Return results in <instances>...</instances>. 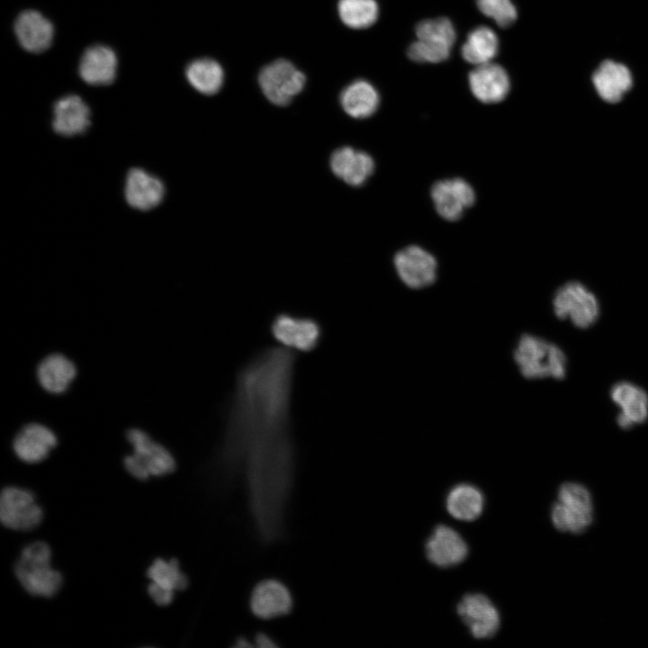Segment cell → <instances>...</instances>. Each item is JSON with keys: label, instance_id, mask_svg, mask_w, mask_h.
Masks as SVG:
<instances>
[{"label": "cell", "instance_id": "cell-10", "mask_svg": "<svg viewBox=\"0 0 648 648\" xmlns=\"http://www.w3.org/2000/svg\"><path fill=\"white\" fill-rule=\"evenodd\" d=\"M393 264L400 280L410 289L430 286L436 279L435 256L421 247L411 245L398 251Z\"/></svg>", "mask_w": 648, "mask_h": 648}, {"label": "cell", "instance_id": "cell-14", "mask_svg": "<svg viewBox=\"0 0 648 648\" xmlns=\"http://www.w3.org/2000/svg\"><path fill=\"white\" fill-rule=\"evenodd\" d=\"M118 58L110 46L96 43L87 47L78 63V75L87 85L107 86L117 76Z\"/></svg>", "mask_w": 648, "mask_h": 648}, {"label": "cell", "instance_id": "cell-6", "mask_svg": "<svg viewBox=\"0 0 648 648\" xmlns=\"http://www.w3.org/2000/svg\"><path fill=\"white\" fill-rule=\"evenodd\" d=\"M126 438L133 446V454L127 455L123 463L133 477L144 481L150 475L163 476L175 471L176 461L170 452L146 432L130 428Z\"/></svg>", "mask_w": 648, "mask_h": 648}, {"label": "cell", "instance_id": "cell-19", "mask_svg": "<svg viewBox=\"0 0 648 648\" xmlns=\"http://www.w3.org/2000/svg\"><path fill=\"white\" fill-rule=\"evenodd\" d=\"M57 444L58 438L50 428L40 423H29L16 434L13 448L20 460L36 464L46 459Z\"/></svg>", "mask_w": 648, "mask_h": 648}, {"label": "cell", "instance_id": "cell-26", "mask_svg": "<svg viewBox=\"0 0 648 648\" xmlns=\"http://www.w3.org/2000/svg\"><path fill=\"white\" fill-rule=\"evenodd\" d=\"M76 375L74 363L59 353L44 357L37 367V378L40 386L50 393L64 392Z\"/></svg>", "mask_w": 648, "mask_h": 648}, {"label": "cell", "instance_id": "cell-9", "mask_svg": "<svg viewBox=\"0 0 648 648\" xmlns=\"http://www.w3.org/2000/svg\"><path fill=\"white\" fill-rule=\"evenodd\" d=\"M43 518V511L34 494L17 487H5L0 498V519L12 530L30 531L37 527Z\"/></svg>", "mask_w": 648, "mask_h": 648}, {"label": "cell", "instance_id": "cell-5", "mask_svg": "<svg viewBox=\"0 0 648 648\" xmlns=\"http://www.w3.org/2000/svg\"><path fill=\"white\" fill-rule=\"evenodd\" d=\"M554 526L572 534L583 533L593 519V503L590 490L579 482H564L551 508Z\"/></svg>", "mask_w": 648, "mask_h": 648}, {"label": "cell", "instance_id": "cell-28", "mask_svg": "<svg viewBox=\"0 0 648 648\" xmlns=\"http://www.w3.org/2000/svg\"><path fill=\"white\" fill-rule=\"evenodd\" d=\"M499 50V40L495 32L484 25L468 32L466 41L461 47V55L469 64L479 66L489 63Z\"/></svg>", "mask_w": 648, "mask_h": 648}, {"label": "cell", "instance_id": "cell-17", "mask_svg": "<svg viewBox=\"0 0 648 648\" xmlns=\"http://www.w3.org/2000/svg\"><path fill=\"white\" fill-rule=\"evenodd\" d=\"M428 560L440 568L461 563L468 554V546L453 528L438 525L428 538L425 545Z\"/></svg>", "mask_w": 648, "mask_h": 648}, {"label": "cell", "instance_id": "cell-33", "mask_svg": "<svg viewBox=\"0 0 648 648\" xmlns=\"http://www.w3.org/2000/svg\"><path fill=\"white\" fill-rule=\"evenodd\" d=\"M148 592L153 601L158 606H167L174 598V591L166 589L153 581L148 586Z\"/></svg>", "mask_w": 648, "mask_h": 648}, {"label": "cell", "instance_id": "cell-13", "mask_svg": "<svg viewBox=\"0 0 648 648\" xmlns=\"http://www.w3.org/2000/svg\"><path fill=\"white\" fill-rule=\"evenodd\" d=\"M14 32L23 50L40 54L50 48L54 38V26L40 12L26 9L16 16Z\"/></svg>", "mask_w": 648, "mask_h": 648}, {"label": "cell", "instance_id": "cell-1", "mask_svg": "<svg viewBox=\"0 0 648 648\" xmlns=\"http://www.w3.org/2000/svg\"><path fill=\"white\" fill-rule=\"evenodd\" d=\"M293 367L290 350L272 347L239 373L221 447L223 464L230 470L240 469L254 447L289 432Z\"/></svg>", "mask_w": 648, "mask_h": 648}, {"label": "cell", "instance_id": "cell-24", "mask_svg": "<svg viewBox=\"0 0 648 648\" xmlns=\"http://www.w3.org/2000/svg\"><path fill=\"white\" fill-rule=\"evenodd\" d=\"M592 83L602 100L614 104L619 102L632 87L633 77L625 65L606 60L594 72Z\"/></svg>", "mask_w": 648, "mask_h": 648}, {"label": "cell", "instance_id": "cell-25", "mask_svg": "<svg viewBox=\"0 0 648 648\" xmlns=\"http://www.w3.org/2000/svg\"><path fill=\"white\" fill-rule=\"evenodd\" d=\"M339 102L347 115L355 119H365L377 111L380 95L371 83L356 79L341 91Z\"/></svg>", "mask_w": 648, "mask_h": 648}, {"label": "cell", "instance_id": "cell-31", "mask_svg": "<svg viewBox=\"0 0 648 648\" xmlns=\"http://www.w3.org/2000/svg\"><path fill=\"white\" fill-rule=\"evenodd\" d=\"M147 575L151 581L173 591L184 590L188 586V579L180 570L176 559H156L148 569Z\"/></svg>", "mask_w": 648, "mask_h": 648}, {"label": "cell", "instance_id": "cell-15", "mask_svg": "<svg viewBox=\"0 0 648 648\" xmlns=\"http://www.w3.org/2000/svg\"><path fill=\"white\" fill-rule=\"evenodd\" d=\"M272 333L284 347L307 352L317 346L320 328L309 318L280 315L272 324Z\"/></svg>", "mask_w": 648, "mask_h": 648}, {"label": "cell", "instance_id": "cell-30", "mask_svg": "<svg viewBox=\"0 0 648 648\" xmlns=\"http://www.w3.org/2000/svg\"><path fill=\"white\" fill-rule=\"evenodd\" d=\"M338 13L346 27L367 29L377 21L379 5L376 0H338Z\"/></svg>", "mask_w": 648, "mask_h": 648}, {"label": "cell", "instance_id": "cell-3", "mask_svg": "<svg viewBox=\"0 0 648 648\" xmlns=\"http://www.w3.org/2000/svg\"><path fill=\"white\" fill-rule=\"evenodd\" d=\"M14 573L23 589L33 596L51 598L63 583L60 572L51 567L50 547L41 541L22 549Z\"/></svg>", "mask_w": 648, "mask_h": 648}, {"label": "cell", "instance_id": "cell-32", "mask_svg": "<svg viewBox=\"0 0 648 648\" xmlns=\"http://www.w3.org/2000/svg\"><path fill=\"white\" fill-rule=\"evenodd\" d=\"M479 11L494 20L502 29L511 27L518 19V11L511 0H475Z\"/></svg>", "mask_w": 648, "mask_h": 648}, {"label": "cell", "instance_id": "cell-23", "mask_svg": "<svg viewBox=\"0 0 648 648\" xmlns=\"http://www.w3.org/2000/svg\"><path fill=\"white\" fill-rule=\"evenodd\" d=\"M292 606L288 589L275 580L258 583L251 595V610L260 618L269 619L285 615L290 612Z\"/></svg>", "mask_w": 648, "mask_h": 648}, {"label": "cell", "instance_id": "cell-7", "mask_svg": "<svg viewBox=\"0 0 648 648\" xmlns=\"http://www.w3.org/2000/svg\"><path fill=\"white\" fill-rule=\"evenodd\" d=\"M553 310L558 319L569 320L581 329L595 324L600 310L595 294L576 281L568 282L558 288L553 299Z\"/></svg>", "mask_w": 648, "mask_h": 648}, {"label": "cell", "instance_id": "cell-8", "mask_svg": "<svg viewBox=\"0 0 648 648\" xmlns=\"http://www.w3.org/2000/svg\"><path fill=\"white\" fill-rule=\"evenodd\" d=\"M306 80L304 73L285 58L266 64L257 76L263 94L277 106L288 105L302 91Z\"/></svg>", "mask_w": 648, "mask_h": 648}, {"label": "cell", "instance_id": "cell-12", "mask_svg": "<svg viewBox=\"0 0 648 648\" xmlns=\"http://www.w3.org/2000/svg\"><path fill=\"white\" fill-rule=\"evenodd\" d=\"M431 198L439 216L454 221L474 203L475 192L467 181L456 177L436 182L431 188Z\"/></svg>", "mask_w": 648, "mask_h": 648}, {"label": "cell", "instance_id": "cell-16", "mask_svg": "<svg viewBox=\"0 0 648 648\" xmlns=\"http://www.w3.org/2000/svg\"><path fill=\"white\" fill-rule=\"evenodd\" d=\"M468 82L473 96L487 104L503 101L511 86L506 69L500 64L490 62L472 69L468 74Z\"/></svg>", "mask_w": 648, "mask_h": 648}, {"label": "cell", "instance_id": "cell-20", "mask_svg": "<svg viewBox=\"0 0 648 648\" xmlns=\"http://www.w3.org/2000/svg\"><path fill=\"white\" fill-rule=\"evenodd\" d=\"M88 105L77 94H69L58 99L53 105L52 128L65 137L84 133L91 123Z\"/></svg>", "mask_w": 648, "mask_h": 648}, {"label": "cell", "instance_id": "cell-34", "mask_svg": "<svg viewBox=\"0 0 648 648\" xmlns=\"http://www.w3.org/2000/svg\"><path fill=\"white\" fill-rule=\"evenodd\" d=\"M256 642L257 646L261 648L276 647V644L273 642V640L268 635L262 633L256 635Z\"/></svg>", "mask_w": 648, "mask_h": 648}, {"label": "cell", "instance_id": "cell-2", "mask_svg": "<svg viewBox=\"0 0 648 648\" xmlns=\"http://www.w3.org/2000/svg\"><path fill=\"white\" fill-rule=\"evenodd\" d=\"M513 359L520 374L528 380H562L566 375L567 359L555 344L533 334L518 339Z\"/></svg>", "mask_w": 648, "mask_h": 648}, {"label": "cell", "instance_id": "cell-27", "mask_svg": "<svg viewBox=\"0 0 648 648\" xmlns=\"http://www.w3.org/2000/svg\"><path fill=\"white\" fill-rule=\"evenodd\" d=\"M184 75L190 86L205 95L217 94L224 82L221 65L211 58L192 60L185 67Z\"/></svg>", "mask_w": 648, "mask_h": 648}, {"label": "cell", "instance_id": "cell-18", "mask_svg": "<svg viewBox=\"0 0 648 648\" xmlns=\"http://www.w3.org/2000/svg\"><path fill=\"white\" fill-rule=\"evenodd\" d=\"M613 402L619 408L617 425L630 429L644 423L648 418V394L641 387L630 382H618L610 390Z\"/></svg>", "mask_w": 648, "mask_h": 648}, {"label": "cell", "instance_id": "cell-21", "mask_svg": "<svg viewBox=\"0 0 648 648\" xmlns=\"http://www.w3.org/2000/svg\"><path fill=\"white\" fill-rule=\"evenodd\" d=\"M124 195L132 208L148 211L162 202L165 186L158 177L145 170L132 168L126 176Z\"/></svg>", "mask_w": 648, "mask_h": 648}, {"label": "cell", "instance_id": "cell-29", "mask_svg": "<svg viewBox=\"0 0 648 648\" xmlns=\"http://www.w3.org/2000/svg\"><path fill=\"white\" fill-rule=\"evenodd\" d=\"M484 499L482 491L472 484L461 483L447 494L446 508L454 518L472 521L478 518L483 509Z\"/></svg>", "mask_w": 648, "mask_h": 648}, {"label": "cell", "instance_id": "cell-11", "mask_svg": "<svg viewBox=\"0 0 648 648\" xmlns=\"http://www.w3.org/2000/svg\"><path fill=\"white\" fill-rule=\"evenodd\" d=\"M456 611L474 638H490L500 627V614L489 598L481 593L464 595Z\"/></svg>", "mask_w": 648, "mask_h": 648}, {"label": "cell", "instance_id": "cell-4", "mask_svg": "<svg viewBox=\"0 0 648 648\" xmlns=\"http://www.w3.org/2000/svg\"><path fill=\"white\" fill-rule=\"evenodd\" d=\"M414 32L417 40L406 50L409 59L419 64H438L450 58L456 32L449 18L422 20L416 23Z\"/></svg>", "mask_w": 648, "mask_h": 648}, {"label": "cell", "instance_id": "cell-22", "mask_svg": "<svg viewBox=\"0 0 648 648\" xmlns=\"http://www.w3.org/2000/svg\"><path fill=\"white\" fill-rule=\"evenodd\" d=\"M330 167L336 176L352 186H361L373 175L374 161L364 151L351 147L335 150L330 158Z\"/></svg>", "mask_w": 648, "mask_h": 648}]
</instances>
